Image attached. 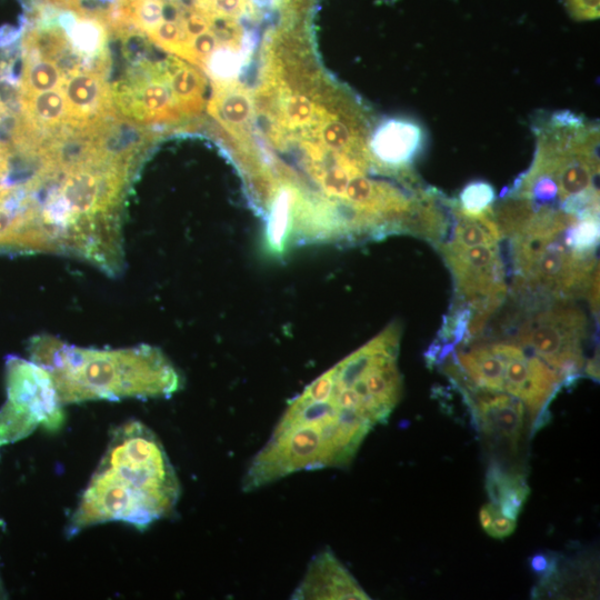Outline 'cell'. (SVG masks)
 Masks as SVG:
<instances>
[{
  "label": "cell",
  "instance_id": "obj_21",
  "mask_svg": "<svg viewBox=\"0 0 600 600\" xmlns=\"http://www.w3.org/2000/svg\"><path fill=\"white\" fill-rule=\"evenodd\" d=\"M599 212L577 216L564 233V242L571 249L586 254H594L599 242Z\"/></svg>",
  "mask_w": 600,
  "mask_h": 600
},
{
  "label": "cell",
  "instance_id": "obj_4",
  "mask_svg": "<svg viewBox=\"0 0 600 600\" xmlns=\"http://www.w3.org/2000/svg\"><path fill=\"white\" fill-rule=\"evenodd\" d=\"M30 358L50 374L61 404L91 400L169 397L181 387L174 367L157 348H80L36 336Z\"/></svg>",
  "mask_w": 600,
  "mask_h": 600
},
{
  "label": "cell",
  "instance_id": "obj_7",
  "mask_svg": "<svg viewBox=\"0 0 600 600\" xmlns=\"http://www.w3.org/2000/svg\"><path fill=\"white\" fill-rule=\"evenodd\" d=\"M126 32L134 48L130 50L136 58L120 71L111 86L113 106L119 118L138 126L183 118L171 87L170 58L156 61L150 56L144 57V50L140 51L142 34L129 28H126Z\"/></svg>",
  "mask_w": 600,
  "mask_h": 600
},
{
  "label": "cell",
  "instance_id": "obj_24",
  "mask_svg": "<svg viewBox=\"0 0 600 600\" xmlns=\"http://www.w3.org/2000/svg\"><path fill=\"white\" fill-rule=\"evenodd\" d=\"M571 18L577 21H592L599 18L600 0H564Z\"/></svg>",
  "mask_w": 600,
  "mask_h": 600
},
{
  "label": "cell",
  "instance_id": "obj_25",
  "mask_svg": "<svg viewBox=\"0 0 600 600\" xmlns=\"http://www.w3.org/2000/svg\"><path fill=\"white\" fill-rule=\"evenodd\" d=\"M14 151L10 143L0 140V182H2L10 172Z\"/></svg>",
  "mask_w": 600,
  "mask_h": 600
},
{
  "label": "cell",
  "instance_id": "obj_16",
  "mask_svg": "<svg viewBox=\"0 0 600 600\" xmlns=\"http://www.w3.org/2000/svg\"><path fill=\"white\" fill-rule=\"evenodd\" d=\"M449 209L453 217L452 236L441 246L450 249H468L499 243L502 236L492 208L481 213H467L453 200L449 202Z\"/></svg>",
  "mask_w": 600,
  "mask_h": 600
},
{
  "label": "cell",
  "instance_id": "obj_19",
  "mask_svg": "<svg viewBox=\"0 0 600 600\" xmlns=\"http://www.w3.org/2000/svg\"><path fill=\"white\" fill-rule=\"evenodd\" d=\"M170 79L184 117L198 114L203 108L206 92V79L201 72L187 62L170 57Z\"/></svg>",
  "mask_w": 600,
  "mask_h": 600
},
{
  "label": "cell",
  "instance_id": "obj_17",
  "mask_svg": "<svg viewBox=\"0 0 600 600\" xmlns=\"http://www.w3.org/2000/svg\"><path fill=\"white\" fill-rule=\"evenodd\" d=\"M208 109L233 134L246 129L253 116L250 94L234 82H217Z\"/></svg>",
  "mask_w": 600,
  "mask_h": 600
},
{
  "label": "cell",
  "instance_id": "obj_8",
  "mask_svg": "<svg viewBox=\"0 0 600 600\" xmlns=\"http://www.w3.org/2000/svg\"><path fill=\"white\" fill-rule=\"evenodd\" d=\"M7 400L0 409V447L30 436L38 427L57 431L62 404L48 371L17 356L6 360Z\"/></svg>",
  "mask_w": 600,
  "mask_h": 600
},
{
  "label": "cell",
  "instance_id": "obj_3",
  "mask_svg": "<svg viewBox=\"0 0 600 600\" xmlns=\"http://www.w3.org/2000/svg\"><path fill=\"white\" fill-rule=\"evenodd\" d=\"M179 497L178 477L159 438L142 422L126 421L113 429L67 536L111 521L146 529L170 514Z\"/></svg>",
  "mask_w": 600,
  "mask_h": 600
},
{
  "label": "cell",
  "instance_id": "obj_23",
  "mask_svg": "<svg viewBox=\"0 0 600 600\" xmlns=\"http://www.w3.org/2000/svg\"><path fill=\"white\" fill-rule=\"evenodd\" d=\"M479 521L486 533L496 539L509 537L516 530V520L503 516L492 502L481 508Z\"/></svg>",
  "mask_w": 600,
  "mask_h": 600
},
{
  "label": "cell",
  "instance_id": "obj_14",
  "mask_svg": "<svg viewBox=\"0 0 600 600\" xmlns=\"http://www.w3.org/2000/svg\"><path fill=\"white\" fill-rule=\"evenodd\" d=\"M291 598L369 599L353 576L329 549L320 551L311 559Z\"/></svg>",
  "mask_w": 600,
  "mask_h": 600
},
{
  "label": "cell",
  "instance_id": "obj_20",
  "mask_svg": "<svg viewBox=\"0 0 600 600\" xmlns=\"http://www.w3.org/2000/svg\"><path fill=\"white\" fill-rule=\"evenodd\" d=\"M326 112L322 111L307 94L289 93L282 99V126L296 129L318 124Z\"/></svg>",
  "mask_w": 600,
  "mask_h": 600
},
{
  "label": "cell",
  "instance_id": "obj_9",
  "mask_svg": "<svg viewBox=\"0 0 600 600\" xmlns=\"http://www.w3.org/2000/svg\"><path fill=\"white\" fill-rule=\"evenodd\" d=\"M588 327L582 309L569 300H552L523 321L517 332V343L539 357L567 382L583 368Z\"/></svg>",
  "mask_w": 600,
  "mask_h": 600
},
{
  "label": "cell",
  "instance_id": "obj_15",
  "mask_svg": "<svg viewBox=\"0 0 600 600\" xmlns=\"http://www.w3.org/2000/svg\"><path fill=\"white\" fill-rule=\"evenodd\" d=\"M421 127L410 120L390 119L373 133L369 143L372 162L387 168H407L423 144Z\"/></svg>",
  "mask_w": 600,
  "mask_h": 600
},
{
  "label": "cell",
  "instance_id": "obj_26",
  "mask_svg": "<svg viewBox=\"0 0 600 600\" xmlns=\"http://www.w3.org/2000/svg\"><path fill=\"white\" fill-rule=\"evenodd\" d=\"M3 596V590H2V584H1V580H0V598H2Z\"/></svg>",
  "mask_w": 600,
  "mask_h": 600
},
{
  "label": "cell",
  "instance_id": "obj_5",
  "mask_svg": "<svg viewBox=\"0 0 600 600\" xmlns=\"http://www.w3.org/2000/svg\"><path fill=\"white\" fill-rule=\"evenodd\" d=\"M532 129L537 143L531 167L503 196L576 216L599 210V126L562 110L541 114Z\"/></svg>",
  "mask_w": 600,
  "mask_h": 600
},
{
  "label": "cell",
  "instance_id": "obj_12",
  "mask_svg": "<svg viewBox=\"0 0 600 600\" xmlns=\"http://www.w3.org/2000/svg\"><path fill=\"white\" fill-rule=\"evenodd\" d=\"M464 391L473 418L489 444L517 454L526 432L528 412L524 404L506 392Z\"/></svg>",
  "mask_w": 600,
  "mask_h": 600
},
{
  "label": "cell",
  "instance_id": "obj_1",
  "mask_svg": "<svg viewBox=\"0 0 600 600\" xmlns=\"http://www.w3.org/2000/svg\"><path fill=\"white\" fill-rule=\"evenodd\" d=\"M111 28L104 13L36 2L13 79L11 146L41 161L107 138L119 119L111 89Z\"/></svg>",
  "mask_w": 600,
  "mask_h": 600
},
{
  "label": "cell",
  "instance_id": "obj_13",
  "mask_svg": "<svg viewBox=\"0 0 600 600\" xmlns=\"http://www.w3.org/2000/svg\"><path fill=\"white\" fill-rule=\"evenodd\" d=\"M0 250L48 252L38 204L24 181L0 183Z\"/></svg>",
  "mask_w": 600,
  "mask_h": 600
},
{
  "label": "cell",
  "instance_id": "obj_18",
  "mask_svg": "<svg viewBox=\"0 0 600 600\" xmlns=\"http://www.w3.org/2000/svg\"><path fill=\"white\" fill-rule=\"evenodd\" d=\"M486 488L491 502L501 513L517 520L530 493L523 474L506 471L498 463H492L487 473Z\"/></svg>",
  "mask_w": 600,
  "mask_h": 600
},
{
  "label": "cell",
  "instance_id": "obj_6",
  "mask_svg": "<svg viewBox=\"0 0 600 600\" xmlns=\"http://www.w3.org/2000/svg\"><path fill=\"white\" fill-rule=\"evenodd\" d=\"M577 219L552 207H537L511 239L514 288L553 300L588 293L598 270L596 256L580 253L564 242L568 227Z\"/></svg>",
  "mask_w": 600,
  "mask_h": 600
},
{
  "label": "cell",
  "instance_id": "obj_2",
  "mask_svg": "<svg viewBox=\"0 0 600 600\" xmlns=\"http://www.w3.org/2000/svg\"><path fill=\"white\" fill-rule=\"evenodd\" d=\"M369 363L352 353L287 408L242 480L251 491L300 471L344 467L393 408L368 382Z\"/></svg>",
  "mask_w": 600,
  "mask_h": 600
},
{
  "label": "cell",
  "instance_id": "obj_22",
  "mask_svg": "<svg viewBox=\"0 0 600 600\" xmlns=\"http://www.w3.org/2000/svg\"><path fill=\"white\" fill-rule=\"evenodd\" d=\"M496 200L493 187L486 181H472L461 191L459 207L467 213H481L492 208Z\"/></svg>",
  "mask_w": 600,
  "mask_h": 600
},
{
  "label": "cell",
  "instance_id": "obj_10",
  "mask_svg": "<svg viewBox=\"0 0 600 600\" xmlns=\"http://www.w3.org/2000/svg\"><path fill=\"white\" fill-rule=\"evenodd\" d=\"M441 252L454 281L459 300L470 312L467 338L476 336L507 296L506 271L499 244L450 249Z\"/></svg>",
  "mask_w": 600,
  "mask_h": 600
},
{
  "label": "cell",
  "instance_id": "obj_11",
  "mask_svg": "<svg viewBox=\"0 0 600 600\" xmlns=\"http://www.w3.org/2000/svg\"><path fill=\"white\" fill-rule=\"evenodd\" d=\"M504 359L503 392L526 407L530 427L541 428L544 411L564 379L536 354L516 342H494Z\"/></svg>",
  "mask_w": 600,
  "mask_h": 600
}]
</instances>
